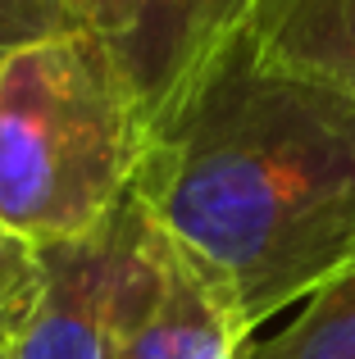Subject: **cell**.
I'll use <instances>...</instances> for the list:
<instances>
[{"label": "cell", "mask_w": 355, "mask_h": 359, "mask_svg": "<svg viewBox=\"0 0 355 359\" xmlns=\"http://www.w3.org/2000/svg\"><path fill=\"white\" fill-rule=\"evenodd\" d=\"M133 201L260 327L355 269V91L237 41L146 146Z\"/></svg>", "instance_id": "1"}, {"label": "cell", "mask_w": 355, "mask_h": 359, "mask_svg": "<svg viewBox=\"0 0 355 359\" xmlns=\"http://www.w3.org/2000/svg\"><path fill=\"white\" fill-rule=\"evenodd\" d=\"M146 155L105 32H55L0 55V223L36 245L100 232Z\"/></svg>", "instance_id": "2"}, {"label": "cell", "mask_w": 355, "mask_h": 359, "mask_svg": "<svg viewBox=\"0 0 355 359\" xmlns=\"http://www.w3.org/2000/svg\"><path fill=\"white\" fill-rule=\"evenodd\" d=\"M250 327L214 278L128 196L114 359H246Z\"/></svg>", "instance_id": "3"}, {"label": "cell", "mask_w": 355, "mask_h": 359, "mask_svg": "<svg viewBox=\"0 0 355 359\" xmlns=\"http://www.w3.org/2000/svg\"><path fill=\"white\" fill-rule=\"evenodd\" d=\"M260 5L264 0H123L109 46L133 87L146 146L178 123L214 64L241 41Z\"/></svg>", "instance_id": "4"}, {"label": "cell", "mask_w": 355, "mask_h": 359, "mask_svg": "<svg viewBox=\"0 0 355 359\" xmlns=\"http://www.w3.org/2000/svg\"><path fill=\"white\" fill-rule=\"evenodd\" d=\"M128 241V201L100 232L41 245L46 291L9 359H114V291Z\"/></svg>", "instance_id": "5"}, {"label": "cell", "mask_w": 355, "mask_h": 359, "mask_svg": "<svg viewBox=\"0 0 355 359\" xmlns=\"http://www.w3.org/2000/svg\"><path fill=\"white\" fill-rule=\"evenodd\" d=\"M241 41L264 64L355 91V0H264Z\"/></svg>", "instance_id": "6"}, {"label": "cell", "mask_w": 355, "mask_h": 359, "mask_svg": "<svg viewBox=\"0 0 355 359\" xmlns=\"http://www.w3.org/2000/svg\"><path fill=\"white\" fill-rule=\"evenodd\" d=\"M246 359H355V269L314 291L287 332L250 346Z\"/></svg>", "instance_id": "7"}, {"label": "cell", "mask_w": 355, "mask_h": 359, "mask_svg": "<svg viewBox=\"0 0 355 359\" xmlns=\"http://www.w3.org/2000/svg\"><path fill=\"white\" fill-rule=\"evenodd\" d=\"M123 0H0V55L55 32H119Z\"/></svg>", "instance_id": "8"}, {"label": "cell", "mask_w": 355, "mask_h": 359, "mask_svg": "<svg viewBox=\"0 0 355 359\" xmlns=\"http://www.w3.org/2000/svg\"><path fill=\"white\" fill-rule=\"evenodd\" d=\"M41 291H46L41 245L0 223V359H9L14 346L23 341L27 323L41 305Z\"/></svg>", "instance_id": "9"}]
</instances>
